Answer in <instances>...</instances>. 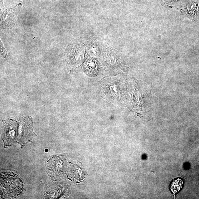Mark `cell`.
<instances>
[{"instance_id": "6da1fadb", "label": "cell", "mask_w": 199, "mask_h": 199, "mask_svg": "<svg viewBox=\"0 0 199 199\" xmlns=\"http://www.w3.org/2000/svg\"><path fill=\"white\" fill-rule=\"evenodd\" d=\"M18 123L13 119L3 121L2 129V138L5 147H9L17 142V135Z\"/></svg>"}, {"instance_id": "7a4b0ae2", "label": "cell", "mask_w": 199, "mask_h": 199, "mask_svg": "<svg viewBox=\"0 0 199 199\" xmlns=\"http://www.w3.org/2000/svg\"><path fill=\"white\" fill-rule=\"evenodd\" d=\"M32 120L30 117H25L20 121L17 143L22 146L31 141L36 135L32 130Z\"/></svg>"}, {"instance_id": "3957f363", "label": "cell", "mask_w": 199, "mask_h": 199, "mask_svg": "<svg viewBox=\"0 0 199 199\" xmlns=\"http://www.w3.org/2000/svg\"><path fill=\"white\" fill-rule=\"evenodd\" d=\"M20 7H15L9 10L4 9L1 14V23L4 27L10 28L15 23L16 15L19 11Z\"/></svg>"}, {"instance_id": "277c9868", "label": "cell", "mask_w": 199, "mask_h": 199, "mask_svg": "<svg viewBox=\"0 0 199 199\" xmlns=\"http://www.w3.org/2000/svg\"><path fill=\"white\" fill-rule=\"evenodd\" d=\"M84 70L85 73L88 76H95L97 75L99 70V65L96 60L91 58L85 62Z\"/></svg>"}, {"instance_id": "5b68a950", "label": "cell", "mask_w": 199, "mask_h": 199, "mask_svg": "<svg viewBox=\"0 0 199 199\" xmlns=\"http://www.w3.org/2000/svg\"><path fill=\"white\" fill-rule=\"evenodd\" d=\"M183 181L181 178H178L173 181L170 186V189L174 194H176L182 188Z\"/></svg>"}]
</instances>
